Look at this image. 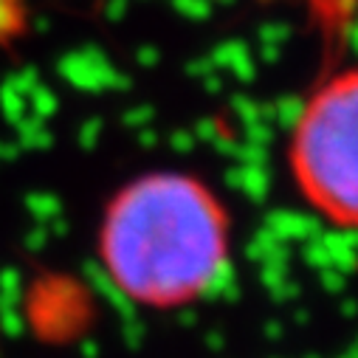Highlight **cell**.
Wrapping results in <instances>:
<instances>
[{"mask_svg":"<svg viewBox=\"0 0 358 358\" xmlns=\"http://www.w3.org/2000/svg\"><path fill=\"white\" fill-rule=\"evenodd\" d=\"M99 254L110 282L133 302L178 308L203 296L229 259V217L189 175L152 172L105 212Z\"/></svg>","mask_w":358,"mask_h":358,"instance_id":"6da1fadb","label":"cell"},{"mask_svg":"<svg viewBox=\"0 0 358 358\" xmlns=\"http://www.w3.org/2000/svg\"><path fill=\"white\" fill-rule=\"evenodd\" d=\"M299 195L324 220L358 231V65L324 79L291 136Z\"/></svg>","mask_w":358,"mask_h":358,"instance_id":"7a4b0ae2","label":"cell"},{"mask_svg":"<svg viewBox=\"0 0 358 358\" xmlns=\"http://www.w3.org/2000/svg\"><path fill=\"white\" fill-rule=\"evenodd\" d=\"M26 29V0H0V43L20 37Z\"/></svg>","mask_w":358,"mask_h":358,"instance_id":"3957f363","label":"cell"}]
</instances>
